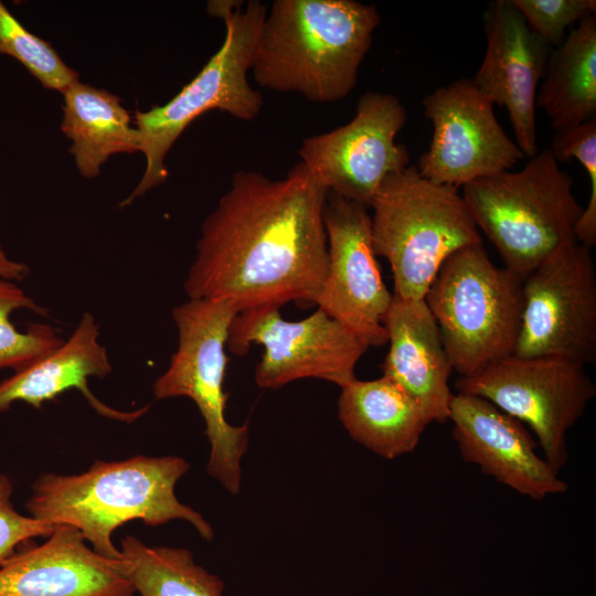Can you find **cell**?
<instances>
[{
    "label": "cell",
    "mask_w": 596,
    "mask_h": 596,
    "mask_svg": "<svg viewBox=\"0 0 596 596\" xmlns=\"http://www.w3.org/2000/svg\"><path fill=\"white\" fill-rule=\"evenodd\" d=\"M327 195L301 162L283 179L235 172L201 226L189 299L227 301L238 312L313 304L328 272Z\"/></svg>",
    "instance_id": "1"
},
{
    "label": "cell",
    "mask_w": 596,
    "mask_h": 596,
    "mask_svg": "<svg viewBox=\"0 0 596 596\" xmlns=\"http://www.w3.org/2000/svg\"><path fill=\"white\" fill-rule=\"evenodd\" d=\"M380 21L374 4L355 0H275L249 72L264 88L338 102L355 87Z\"/></svg>",
    "instance_id": "2"
},
{
    "label": "cell",
    "mask_w": 596,
    "mask_h": 596,
    "mask_svg": "<svg viewBox=\"0 0 596 596\" xmlns=\"http://www.w3.org/2000/svg\"><path fill=\"white\" fill-rule=\"evenodd\" d=\"M189 469V462L178 456L96 460L81 475L39 476L26 509L53 525L74 526L96 553L113 560L121 558L111 540L114 531L134 520L151 526L184 520L211 541L210 523L175 497V485Z\"/></svg>",
    "instance_id": "3"
},
{
    "label": "cell",
    "mask_w": 596,
    "mask_h": 596,
    "mask_svg": "<svg viewBox=\"0 0 596 596\" xmlns=\"http://www.w3.org/2000/svg\"><path fill=\"white\" fill-rule=\"evenodd\" d=\"M207 11L224 21L223 43L173 98L149 110L136 111L139 151L146 158V168L120 207L130 205L167 180L166 157L199 116L217 109L241 120H253L262 109L263 95L251 86L247 74L267 6L258 0H249L246 4L244 1L216 0L209 2Z\"/></svg>",
    "instance_id": "4"
},
{
    "label": "cell",
    "mask_w": 596,
    "mask_h": 596,
    "mask_svg": "<svg viewBox=\"0 0 596 596\" xmlns=\"http://www.w3.org/2000/svg\"><path fill=\"white\" fill-rule=\"evenodd\" d=\"M462 199L504 268L522 279L576 240L574 231L583 213L572 177L550 148L539 151L519 171L465 184Z\"/></svg>",
    "instance_id": "5"
},
{
    "label": "cell",
    "mask_w": 596,
    "mask_h": 596,
    "mask_svg": "<svg viewBox=\"0 0 596 596\" xmlns=\"http://www.w3.org/2000/svg\"><path fill=\"white\" fill-rule=\"evenodd\" d=\"M369 207L375 255L389 260L394 295L403 299H424L446 258L482 244L458 190L424 178L414 164L389 174Z\"/></svg>",
    "instance_id": "6"
},
{
    "label": "cell",
    "mask_w": 596,
    "mask_h": 596,
    "mask_svg": "<svg viewBox=\"0 0 596 596\" xmlns=\"http://www.w3.org/2000/svg\"><path fill=\"white\" fill-rule=\"evenodd\" d=\"M522 284V278L496 266L482 244L464 247L441 264L424 299L460 377L514 353Z\"/></svg>",
    "instance_id": "7"
},
{
    "label": "cell",
    "mask_w": 596,
    "mask_h": 596,
    "mask_svg": "<svg viewBox=\"0 0 596 596\" xmlns=\"http://www.w3.org/2000/svg\"><path fill=\"white\" fill-rule=\"evenodd\" d=\"M237 313L231 302L209 299H189L174 307L178 348L153 383L157 400L184 396L195 403L210 444L207 473L232 494L240 492L241 460L248 446V425L235 426L225 417V347Z\"/></svg>",
    "instance_id": "8"
},
{
    "label": "cell",
    "mask_w": 596,
    "mask_h": 596,
    "mask_svg": "<svg viewBox=\"0 0 596 596\" xmlns=\"http://www.w3.org/2000/svg\"><path fill=\"white\" fill-rule=\"evenodd\" d=\"M458 393L482 397L528 425L544 459L560 471L568 458L566 435L596 395L585 365L561 356L499 360L469 377H459Z\"/></svg>",
    "instance_id": "9"
},
{
    "label": "cell",
    "mask_w": 596,
    "mask_h": 596,
    "mask_svg": "<svg viewBox=\"0 0 596 596\" xmlns=\"http://www.w3.org/2000/svg\"><path fill=\"white\" fill-rule=\"evenodd\" d=\"M577 240L533 269L522 284V319L514 355L596 361V274Z\"/></svg>",
    "instance_id": "10"
},
{
    "label": "cell",
    "mask_w": 596,
    "mask_h": 596,
    "mask_svg": "<svg viewBox=\"0 0 596 596\" xmlns=\"http://www.w3.org/2000/svg\"><path fill=\"white\" fill-rule=\"evenodd\" d=\"M279 307L238 312L226 347L245 354L252 343L264 347L254 380L262 389H279L300 379H320L340 387L353 381L355 366L369 347L321 309L309 317L285 320Z\"/></svg>",
    "instance_id": "11"
},
{
    "label": "cell",
    "mask_w": 596,
    "mask_h": 596,
    "mask_svg": "<svg viewBox=\"0 0 596 596\" xmlns=\"http://www.w3.org/2000/svg\"><path fill=\"white\" fill-rule=\"evenodd\" d=\"M406 121L398 97L365 92L348 124L304 140L299 162L328 192L369 207L383 180L409 166L407 147L395 141Z\"/></svg>",
    "instance_id": "12"
},
{
    "label": "cell",
    "mask_w": 596,
    "mask_h": 596,
    "mask_svg": "<svg viewBox=\"0 0 596 596\" xmlns=\"http://www.w3.org/2000/svg\"><path fill=\"white\" fill-rule=\"evenodd\" d=\"M423 107L433 136L416 167L433 182L458 189L508 171L524 157L499 124L493 104L471 79L438 87L425 96Z\"/></svg>",
    "instance_id": "13"
},
{
    "label": "cell",
    "mask_w": 596,
    "mask_h": 596,
    "mask_svg": "<svg viewBox=\"0 0 596 596\" xmlns=\"http://www.w3.org/2000/svg\"><path fill=\"white\" fill-rule=\"evenodd\" d=\"M323 223L328 272L313 304L369 348L383 345L393 295L381 276L368 206L328 192Z\"/></svg>",
    "instance_id": "14"
},
{
    "label": "cell",
    "mask_w": 596,
    "mask_h": 596,
    "mask_svg": "<svg viewBox=\"0 0 596 596\" xmlns=\"http://www.w3.org/2000/svg\"><path fill=\"white\" fill-rule=\"evenodd\" d=\"M483 26L486 53L471 81L493 105L507 108L515 143L524 156L532 158L539 152V82L553 47L530 30L511 0L490 2L483 13Z\"/></svg>",
    "instance_id": "15"
},
{
    "label": "cell",
    "mask_w": 596,
    "mask_h": 596,
    "mask_svg": "<svg viewBox=\"0 0 596 596\" xmlns=\"http://www.w3.org/2000/svg\"><path fill=\"white\" fill-rule=\"evenodd\" d=\"M448 421L462 459L518 493L533 500L567 491V483L544 458L523 423L487 400L453 395Z\"/></svg>",
    "instance_id": "16"
},
{
    "label": "cell",
    "mask_w": 596,
    "mask_h": 596,
    "mask_svg": "<svg viewBox=\"0 0 596 596\" xmlns=\"http://www.w3.org/2000/svg\"><path fill=\"white\" fill-rule=\"evenodd\" d=\"M123 561L99 555L81 532L56 525L40 545L0 566V596H132Z\"/></svg>",
    "instance_id": "17"
},
{
    "label": "cell",
    "mask_w": 596,
    "mask_h": 596,
    "mask_svg": "<svg viewBox=\"0 0 596 596\" xmlns=\"http://www.w3.org/2000/svg\"><path fill=\"white\" fill-rule=\"evenodd\" d=\"M383 326L390 343L383 375L402 386L429 423L448 421L453 366L425 299L393 294Z\"/></svg>",
    "instance_id": "18"
},
{
    "label": "cell",
    "mask_w": 596,
    "mask_h": 596,
    "mask_svg": "<svg viewBox=\"0 0 596 596\" xmlns=\"http://www.w3.org/2000/svg\"><path fill=\"white\" fill-rule=\"evenodd\" d=\"M98 337L94 316L85 312L60 347L0 382V412L18 401L40 408L44 402L77 389L102 416L130 423L143 415L148 406L123 412L104 404L91 392L89 377H105L111 373L106 348L98 342Z\"/></svg>",
    "instance_id": "19"
},
{
    "label": "cell",
    "mask_w": 596,
    "mask_h": 596,
    "mask_svg": "<svg viewBox=\"0 0 596 596\" xmlns=\"http://www.w3.org/2000/svg\"><path fill=\"white\" fill-rule=\"evenodd\" d=\"M338 415L356 443L386 459L413 451L430 424L416 401L384 375L342 386Z\"/></svg>",
    "instance_id": "20"
},
{
    "label": "cell",
    "mask_w": 596,
    "mask_h": 596,
    "mask_svg": "<svg viewBox=\"0 0 596 596\" xmlns=\"http://www.w3.org/2000/svg\"><path fill=\"white\" fill-rule=\"evenodd\" d=\"M62 94L61 129L72 141L68 151L82 177L98 175L114 155L139 151V132L118 96L79 79Z\"/></svg>",
    "instance_id": "21"
},
{
    "label": "cell",
    "mask_w": 596,
    "mask_h": 596,
    "mask_svg": "<svg viewBox=\"0 0 596 596\" xmlns=\"http://www.w3.org/2000/svg\"><path fill=\"white\" fill-rule=\"evenodd\" d=\"M542 78L536 106L556 132L596 118V14L552 49Z\"/></svg>",
    "instance_id": "22"
},
{
    "label": "cell",
    "mask_w": 596,
    "mask_h": 596,
    "mask_svg": "<svg viewBox=\"0 0 596 596\" xmlns=\"http://www.w3.org/2000/svg\"><path fill=\"white\" fill-rule=\"evenodd\" d=\"M124 574L140 596H222L224 582L199 565L182 547L149 546L127 535L121 540Z\"/></svg>",
    "instance_id": "23"
},
{
    "label": "cell",
    "mask_w": 596,
    "mask_h": 596,
    "mask_svg": "<svg viewBox=\"0 0 596 596\" xmlns=\"http://www.w3.org/2000/svg\"><path fill=\"white\" fill-rule=\"evenodd\" d=\"M19 309L41 316L49 312L12 280L0 278V370L20 371L64 342L54 328L43 323H30L26 331H18L10 316Z\"/></svg>",
    "instance_id": "24"
},
{
    "label": "cell",
    "mask_w": 596,
    "mask_h": 596,
    "mask_svg": "<svg viewBox=\"0 0 596 596\" xmlns=\"http://www.w3.org/2000/svg\"><path fill=\"white\" fill-rule=\"evenodd\" d=\"M0 54L15 58L47 89L63 93L79 79L54 47L24 28L1 1Z\"/></svg>",
    "instance_id": "25"
},
{
    "label": "cell",
    "mask_w": 596,
    "mask_h": 596,
    "mask_svg": "<svg viewBox=\"0 0 596 596\" xmlns=\"http://www.w3.org/2000/svg\"><path fill=\"white\" fill-rule=\"evenodd\" d=\"M550 150L558 162L576 159L588 174L589 198L574 234L577 242L592 248L596 244V118L556 132Z\"/></svg>",
    "instance_id": "26"
},
{
    "label": "cell",
    "mask_w": 596,
    "mask_h": 596,
    "mask_svg": "<svg viewBox=\"0 0 596 596\" xmlns=\"http://www.w3.org/2000/svg\"><path fill=\"white\" fill-rule=\"evenodd\" d=\"M530 30L550 46L560 45L571 29L596 13L595 0H511Z\"/></svg>",
    "instance_id": "27"
},
{
    "label": "cell",
    "mask_w": 596,
    "mask_h": 596,
    "mask_svg": "<svg viewBox=\"0 0 596 596\" xmlns=\"http://www.w3.org/2000/svg\"><path fill=\"white\" fill-rule=\"evenodd\" d=\"M13 485L0 473V566L18 552V546L38 536H50L55 526L19 513L12 502Z\"/></svg>",
    "instance_id": "28"
},
{
    "label": "cell",
    "mask_w": 596,
    "mask_h": 596,
    "mask_svg": "<svg viewBox=\"0 0 596 596\" xmlns=\"http://www.w3.org/2000/svg\"><path fill=\"white\" fill-rule=\"evenodd\" d=\"M29 272L30 269L25 264L11 259L0 245V278L12 281L22 280L28 276Z\"/></svg>",
    "instance_id": "29"
}]
</instances>
